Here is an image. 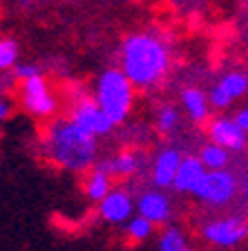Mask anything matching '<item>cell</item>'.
Listing matches in <instances>:
<instances>
[{
  "instance_id": "24",
  "label": "cell",
  "mask_w": 248,
  "mask_h": 251,
  "mask_svg": "<svg viewBox=\"0 0 248 251\" xmlns=\"http://www.w3.org/2000/svg\"><path fill=\"white\" fill-rule=\"evenodd\" d=\"M11 112H14V105H11V101L7 99V97H0V124L9 119Z\"/></svg>"
},
{
  "instance_id": "20",
  "label": "cell",
  "mask_w": 248,
  "mask_h": 251,
  "mask_svg": "<svg viewBox=\"0 0 248 251\" xmlns=\"http://www.w3.org/2000/svg\"><path fill=\"white\" fill-rule=\"evenodd\" d=\"M217 83L222 85V88L226 90V92L230 94L235 101L244 99V97L248 94V74L246 72H239V70H230V72H226L217 81Z\"/></svg>"
},
{
  "instance_id": "10",
  "label": "cell",
  "mask_w": 248,
  "mask_h": 251,
  "mask_svg": "<svg viewBox=\"0 0 248 251\" xmlns=\"http://www.w3.org/2000/svg\"><path fill=\"white\" fill-rule=\"evenodd\" d=\"M136 213L143 218L152 220L157 226H163L165 222H170L172 218V200L165 193V188L152 186L145 188L136 195Z\"/></svg>"
},
{
  "instance_id": "1",
  "label": "cell",
  "mask_w": 248,
  "mask_h": 251,
  "mask_svg": "<svg viewBox=\"0 0 248 251\" xmlns=\"http://www.w3.org/2000/svg\"><path fill=\"white\" fill-rule=\"evenodd\" d=\"M119 68L128 74L136 90H159L172 68L170 47L152 31L128 34L119 50Z\"/></svg>"
},
{
  "instance_id": "12",
  "label": "cell",
  "mask_w": 248,
  "mask_h": 251,
  "mask_svg": "<svg viewBox=\"0 0 248 251\" xmlns=\"http://www.w3.org/2000/svg\"><path fill=\"white\" fill-rule=\"evenodd\" d=\"M112 171H110V159H96L92 168L85 171V177H83V193L90 202H101L105 195L112 191Z\"/></svg>"
},
{
  "instance_id": "3",
  "label": "cell",
  "mask_w": 248,
  "mask_h": 251,
  "mask_svg": "<svg viewBox=\"0 0 248 251\" xmlns=\"http://www.w3.org/2000/svg\"><path fill=\"white\" fill-rule=\"evenodd\" d=\"M94 99L114 124L121 126L128 121L130 112L135 108L136 88L121 68H108L96 78Z\"/></svg>"
},
{
  "instance_id": "16",
  "label": "cell",
  "mask_w": 248,
  "mask_h": 251,
  "mask_svg": "<svg viewBox=\"0 0 248 251\" xmlns=\"http://www.w3.org/2000/svg\"><path fill=\"white\" fill-rule=\"evenodd\" d=\"M155 247L159 251H188L190 249V242H188L186 231L181 229L179 225L165 222L163 229L159 231V238H157Z\"/></svg>"
},
{
  "instance_id": "2",
  "label": "cell",
  "mask_w": 248,
  "mask_h": 251,
  "mask_svg": "<svg viewBox=\"0 0 248 251\" xmlns=\"http://www.w3.org/2000/svg\"><path fill=\"white\" fill-rule=\"evenodd\" d=\"M43 152L52 166L69 173H85L98 157V137L83 130L69 117H54L43 135Z\"/></svg>"
},
{
  "instance_id": "9",
  "label": "cell",
  "mask_w": 248,
  "mask_h": 251,
  "mask_svg": "<svg viewBox=\"0 0 248 251\" xmlns=\"http://www.w3.org/2000/svg\"><path fill=\"white\" fill-rule=\"evenodd\" d=\"M135 211H136V200L123 186L119 188L112 186V191L98 202V218L114 226L125 225L135 215Z\"/></svg>"
},
{
  "instance_id": "18",
  "label": "cell",
  "mask_w": 248,
  "mask_h": 251,
  "mask_svg": "<svg viewBox=\"0 0 248 251\" xmlns=\"http://www.w3.org/2000/svg\"><path fill=\"white\" fill-rule=\"evenodd\" d=\"M155 229H157V225L152 220L136 213L125 222V238L130 242H135V245H143V242H148L155 235Z\"/></svg>"
},
{
  "instance_id": "25",
  "label": "cell",
  "mask_w": 248,
  "mask_h": 251,
  "mask_svg": "<svg viewBox=\"0 0 248 251\" xmlns=\"http://www.w3.org/2000/svg\"><path fill=\"white\" fill-rule=\"evenodd\" d=\"M233 117H235V119L239 121V126H242L244 130L248 132V105H242V108H239V110H237V112H235Z\"/></svg>"
},
{
  "instance_id": "4",
  "label": "cell",
  "mask_w": 248,
  "mask_h": 251,
  "mask_svg": "<svg viewBox=\"0 0 248 251\" xmlns=\"http://www.w3.org/2000/svg\"><path fill=\"white\" fill-rule=\"evenodd\" d=\"M199 240L217 249H237L248 242V215L226 213L206 220L199 226Z\"/></svg>"
},
{
  "instance_id": "19",
  "label": "cell",
  "mask_w": 248,
  "mask_h": 251,
  "mask_svg": "<svg viewBox=\"0 0 248 251\" xmlns=\"http://www.w3.org/2000/svg\"><path fill=\"white\" fill-rule=\"evenodd\" d=\"M230 155H233V152L228 151V148L219 146V144H215V141H210V139H208V144H203V146L199 148V159L203 162V166H206L208 171H212V168H228Z\"/></svg>"
},
{
  "instance_id": "26",
  "label": "cell",
  "mask_w": 248,
  "mask_h": 251,
  "mask_svg": "<svg viewBox=\"0 0 248 251\" xmlns=\"http://www.w3.org/2000/svg\"><path fill=\"white\" fill-rule=\"evenodd\" d=\"M246 5H248V0H246Z\"/></svg>"
},
{
  "instance_id": "13",
  "label": "cell",
  "mask_w": 248,
  "mask_h": 251,
  "mask_svg": "<svg viewBox=\"0 0 248 251\" xmlns=\"http://www.w3.org/2000/svg\"><path fill=\"white\" fill-rule=\"evenodd\" d=\"M110 159V171H112L114 179H130L136 177L139 173H143L150 166V159L143 151L139 148H123L116 155L108 157Z\"/></svg>"
},
{
  "instance_id": "15",
  "label": "cell",
  "mask_w": 248,
  "mask_h": 251,
  "mask_svg": "<svg viewBox=\"0 0 248 251\" xmlns=\"http://www.w3.org/2000/svg\"><path fill=\"white\" fill-rule=\"evenodd\" d=\"M206 171L208 168L203 166L199 155H183L179 171L175 175V182H172V191H177L179 195H192L195 188L202 184Z\"/></svg>"
},
{
  "instance_id": "21",
  "label": "cell",
  "mask_w": 248,
  "mask_h": 251,
  "mask_svg": "<svg viewBox=\"0 0 248 251\" xmlns=\"http://www.w3.org/2000/svg\"><path fill=\"white\" fill-rule=\"evenodd\" d=\"M21 58V45L11 36H0V72H9Z\"/></svg>"
},
{
  "instance_id": "6",
  "label": "cell",
  "mask_w": 248,
  "mask_h": 251,
  "mask_svg": "<svg viewBox=\"0 0 248 251\" xmlns=\"http://www.w3.org/2000/svg\"><path fill=\"white\" fill-rule=\"evenodd\" d=\"M18 103L34 119H54L58 112V97L43 74L18 81Z\"/></svg>"
},
{
  "instance_id": "5",
  "label": "cell",
  "mask_w": 248,
  "mask_h": 251,
  "mask_svg": "<svg viewBox=\"0 0 248 251\" xmlns=\"http://www.w3.org/2000/svg\"><path fill=\"white\" fill-rule=\"evenodd\" d=\"M192 198L208 209H224L239 198V177L228 168L206 171L202 184L195 188Z\"/></svg>"
},
{
  "instance_id": "7",
  "label": "cell",
  "mask_w": 248,
  "mask_h": 251,
  "mask_svg": "<svg viewBox=\"0 0 248 251\" xmlns=\"http://www.w3.org/2000/svg\"><path fill=\"white\" fill-rule=\"evenodd\" d=\"M69 119L94 137H108L116 126L105 115V110L96 103V99H88V97H81L78 101H74L69 108Z\"/></svg>"
},
{
  "instance_id": "11",
  "label": "cell",
  "mask_w": 248,
  "mask_h": 251,
  "mask_svg": "<svg viewBox=\"0 0 248 251\" xmlns=\"http://www.w3.org/2000/svg\"><path fill=\"white\" fill-rule=\"evenodd\" d=\"M183 159L179 148L175 146H165L157 152L150 159V182L152 186L159 188H172V182H175V175L179 171V164Z\"/></svg>"
},
{
  "instance_id": "23",
  "label": "cell",
  "mask_w": 248,
  "mask_h": 251,
  "mask_svg": "<svg viewBox=\"0 0 248 251\" xmlns=\"http://www.w3.org/2000/svg\"><path fill=\"white\" fill-rule=\"evenodd\" d=\"M11 72H14V76L18 81H25V78H31V76H36V74H43V70L36 63H16Z\"/></svg>"
},
{
  "instance_id": "14",
  "label": "cell",
  "mask_w": 248,
  "mask_h": 251,
  "mask_svg": "<svg viewBox=\"0 0 248 251\" xmlns=\"http://www.w3.org/2000/svg\"><path fill=\"white\" fill-rule=\"evenodd\" d=\"M179 99H181V110L186 112L188 121H192L197 126L210 121L212 105L210 99H208V92H203L197 85H186V88H181Z\"/></svg>"
},
{
  "instance_id": "22",
  "label": "cell",
  "mask_w": 248,
  "mask_h": 251,
  "mask_svg": "<svg viewBox=\"0 0 248 251\" xmlns=\"http://www.w3.org/2000/svg\"><path fill=\"white\" fill-rule=\"evenodd\" d=\"M208 99H210V105H212L215 110H228L230 105L235 103V99H233V97H230V94H228L219 83L210 85V90H208Z\"/></svg>"
},
{
  "instance_id": "8",
  "label": "cell",
  "mask_w": 248,
  "mask_h": 251,
  "mask_svg": "<svg viewBox=\"0 0 248 251\" xmlns=\"http://www.w3.org/2000/svg\"><path fill=\"white\" fill-rule=\"evenodd\" d=\"M208 139L219 144V146L228 148L230 152H246L248 148V132L244 130L239 121L235 117H226V115H219V117H210L208 121Z\"/></svg>"
},
{
  "instance_id": "17",
  "label": "cell",
  "mask_w": 248,
  "mask_h": 251,
  "mask_svg": "<svg viewBox=\"0 0 248 251\" xmlns=\"http://www.w3.org/2000/svg\"><path fill=\"white\" fill-rule=\"evenodd\" d=\"M155 126L161 135H172L181 126V110L175 103H161L155 110Z\"/></svg>"
}]
</instances>
